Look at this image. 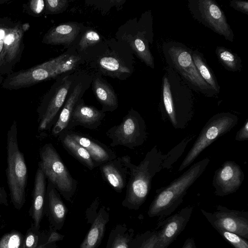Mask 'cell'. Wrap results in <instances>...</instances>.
Here are the masks:
<instances>
[{
  "mask_svg": "<svg viewBox=\"0 0 248 248\" xmlns=\"http://www.w3.org/2000/svg\"><path fill=\"white\" fill-rule=\"evenodd\" d=\"M177 159L172 150L164 155L155 146L138 165L130 160L128 164L129 177L122 205L129 210L139 209L147 198L153 177L163 169H170Z\"/></svg>",
  "mask_w": 248,
  "mask_h": 248,
  "instance_id": "obj_1",
  "label": "cell"
},
{
  "mask_svg": "<svg viewBox=\"0 0 248 248\" xmlns=\"http://www.w3.org/2000/svg\"><path fill=\"white\" fill-rule=\"evenodd\" d=\"M210 162L205 158L193 165L169 185L156 190L147 215L150 217H167L182 203L187 190L203 173Z\"/></svg>",
  "mask_w": 248,
  "mask_h": 248,
  "instance_id": "obj_2",
  "label": "cell"
},
{
  "mask_svg": "<svg viewBox=\"0 0 248 248\" xmlns=\"http://www.w3.org/2000/svg\"><path fill=\"white\" fill-rule=\"evenodd\" d=\"M6 176L11 202L18 210L24 205L26 200V188L28 180V169L24 155L17 141V127L14 120L7 135Z\"/></svg>",
  "mask_w": 248,
  "mask_h": 248,
  "instance_id": "obj_3",
  "label": "cell"
},
{
  "mask_svg": "<svg viewBox=\"0 0 248 248\" xmlns=\"http://www.w3.org/2000/svg\"><path fill=\"white\" fill-rule=\"evenodd\" d=\"M38 163L46 178L64 199L72 202L78 182L65 165L59 153L51 143L45 144L40 151Z\"/></svg>",
  "mask_w": 248,
  "mask_h": 248,
  "instance_id": "obj_4",
  "label": "cell"
},
{
  "mask_svg": "<svg viewBox=\"0 0 248 248\" xmlns=\"http://www.w3.org/2000/svg\"><path fill=\"white\" fill-rule=\"evenodd\" d=\"M163 52L168 64L194 89L208 96L216 94L199 74L194 63L192 53L185 46L178 43L170 42L164 46Z\"/></svg>",
  "mask_w": 248,
  "mask_h": 248,
  "instance_id": "obj_5",
  "label": "cell"
},
{
  "mask_svg": "<svg viewBox=\"0 0 248 248\" xmlns=\"http://www.w3.org/2000/svg\"><path fill=\"white\" fill-rule=\"evenodd\" d=\"M237 122V116L230 112L218 113L211 117L201 130L182 161L178 171H182L191 165L205 148L230 131Z\"/></svg>",
  "mask_w": 248,
  "mask_h": 248,
  "instance_id": "obj_6",
  "label": "cell"
},
{
  "mask_svg": "<svg viewBox=\"0 0 248 248\" xmlns=\"http://www.w3.org/2000/svg\"><path fill=\"white\" fill-rule=\"evenodd\" d=\"M107 136L110 146H123L130 149L142 145L147 138L145 122L140 114L131 108L121 123L109 128Z\"/></svg>",
  "mask_w": 248,
  "mask_h": 248,
  "instance_id": "obj_7",
  "label": "cell"
},
{
  "mask_svg": "<svg viewBox=\"0 0 248 248\" xmlns=\"http://www.w3.org/2000/svg\"><path fill=\"white\" fill-rule=\"evenodd\" d=\"M163 114H165L175 129H183L189 124L194 115L193 100L190 95H178L173 93L167 75L162 82Z\"/></svg>",
  "mask_w": 248,
  "mask_h": 248,
  "instance_id": "obj_8",
  "label": "cell"
},
{
  "mask_svg": "<svg viewBox=\"0 0 248 248\" xmlns=\"http://www.w3.org/2000/svg\"><path fill=\"white\" fill-rule=\"evenodd\" d=\"M189 10L193 17L213 31L233 42L234 35L225 15L218 4L212 0H189Z\"/></svg>",
  "mask_w": 248,
  "mask_h": 248,
  "instance_id": "obj_9",
  "label": "cell"
},
{
  "mask_svg": "<svg viewBox=\"0 0 248 248\" xmlns=\"http://www.w3.org/2000/svg\"><path fill=\"white\" fill-rule=\"evenodd\" d=\"M201 211L215 229H221L248 239V212L230 209L220 205L213 213L203 209Z\"/></svg>",
  "mask_w": 248,
  "mask_h": 248,
  "instance_id": "obj_10",
  "label": "cell"
},
{
  "mask_svg": "<svg viewBox=\"0 0 248 248\" xmlns=\"http://www.w3.org/2000/svg\"><path fill=\"white\" fill-rule=\"evenodd\" d=\"M67 55L62 54L30 69L16 72L5 80L3 86L9 89H17L53 78L56 67Z\"/></svg>",
  "mask_w": 248,
  "mask_h": 248,
  "instance_id": "obj_11",
  "label": "cell"
},
{
  "mask_svg": "<svg viewBox=\"0 0 248 248\" xmlns=\"http://www.w3.org/2000/svg\"><path fill=\"white\" fill-rule=\"evenodd\" d=\"M245 178L241 167L233 161L227 160L214 173L212 184L215 194L223 197L233 193L240 188Z\"/></svg>",
  "mask_w": 248,
  "mask_h": 248,
  "instance_id": "obj_12",
  "label": "cell"
},
{
  "mask_svg": "<svg viewBox=\"0 0 248 248\" xmlns=\"http://www.w3.org/2000/svg\"><path fill=\"white\" fill-rule=\"evenodd\" d=\"M193 207L187 206L163 220L157 231V238L154 248H168L183 231L189 221Z\"/></svg>",
  "mask_w": 248,
  "mask_h": 248,
  "instance_id": "obj_13",
  "label": "cell"
},
{
  "mask_svg": "<svg viewBox=\"0 0 248 248\" xmlns=\"http://www.w3.org/2000/svg\"><path fill=\"white\" fill-rule=\"evenodd\" d=\"M71 84L67 77L63 78L52 94L43 101L38 109L39 130H45L50 126L64 104Z\"/></svg>",
  "mask_w": 248,
  "mask_h": 248,
  "instance_id": "obj_14",
  "label": "cell"
},
{
  "mask_svg": "<svg viewBox=\"0 0 248 248\" xmlns=\"http://www.w3.org/2000/svg\"><path fill=\"white\" fill-rule=\"evenodd\" d=\"M24 29L19 25L0 27V67L15 62L19 55Z\"/></svg>",
  "mask_w": 248,
  "mask_h": 248,
  "instance_id": "obj_15",
  "label": "cell"
},
{
  "mask_svg": "<svg viewBox=\"0 0 248 248\" xmlns=\"http://www.w3.org/2000/svg\"><path fill=\"white\" fill-rule=\"evenodd\" d=\"M130 160L128 155L117 156L99 166L102 177L117 192L121 193L126 186Z\"/></svg>",
  "mask_w": 248,
  "mask_h": 248,
  "instance_id": "obj_16",
  "label": "cell"
},
{
  "mask_svg": "<svg viewBox=\"0 0 248 248\" xmlns=\"http://www.w3.org/2000/svg\"><path fill=\"white\" fill-rule=\"evenodd\" d=\"M105 115V112L94 107L86 105L80 99L75 106L65 129L71 130L79 125L90 130H95L101 125Z\"/></svg>",
  "mask_w": 248,
  "mask_h": 248,
  "instance_id": "obj_17",
  "label": "cell"
},
{
  "mask_svg": "<svg viewBox=\"0 0 248 248\" xmlns=\"http://www.w3.org/2000/svg\"><path fill=\"white\" fill-rule=\"evenodd\" d=\"M65 130L72 139L89 152L96 167L117 157L114 151L98 140L84 133Z\"/></svg>",
  "mask_w": 248,
  "mask_h": 248,
  "instance_id": "obj_18",
  "label": "cell"
},
{
  "mask_svg": "<svg viewBox=\"0 0 248 248\" xmlns=\"http://www.w3.org/2000/svg\"><path fill=\"white\" fill-rule=\"evenodd\" d=\"M45 203L46 210L53 229L61 230L64 225L68 209L59 192L49 181L46 186Z\"/></svg>",
  "mask_w": 248,
  "mask_h": 248,
  "instance_id": "obj_19",
  "label": "cell"
},
{
  "mask_svg": "<svg viewBox=\"0 0 248 248\" xmlns=\"http://www.w3.org/2000/svg\"><path fill=\"white\" fill-rule=\"evenodd\" d=\"M46 186V177L38 166L35 176L32 203L30 209L33 221L32 225L38 231L44 212Z\"/></svg>",
  "mask_w": 248,
  "mask_h": 248,
  "instance_id": "obj_20",
  "label": "cell"
},
{
  "mask_svg": "<svg viewBox=\"0 0 248 248\" xmlns=\"http://www.w3.org/2000/svg\"><path fill=\"white\" fill-rule=\"evenodd\" d=\"M109 214L105 206H102L95 214V218L79 248H97L104 238L109 221Z\"/></svg>",
  "mask_w": 248,
  "mask_h": 248,
  "instance_id": "obj_21",
  "label": "cell"
},
{
  "mask_svg": "<svg viewBox=\"0 0 248 248\" xmlns=\"http://www.w3.org/2000/svg\"><path fill=\"white\" fill-rule=\"evenodd\" d=\"M82 92V85L78 84L75 87L65 102L59 116L51 131L52 135L57 137L65 129L69 124L70 118L76 104L79 100Z\"/></svg>",
  "mask_w": 248,
  "mask_h": 248,
  "instance_id": "obj_22",
  "label": "cell"
},
{
  "mask_svg": "<svg viewBox=\"0 0 248 248\" xmlns=\"http://www.w3.org/2000/svg\"><path fill=\"white\" fill-rule=\"evenodd\" d=\"M59 140L65 150L90 170L96 167L90 154L68 135L64 129L58 135Z\"/></svg>",
  "mask_w": 248,
  "mask_h": 248,
  "instance_id": "obj_23",
  "label": "cell"
},
{
  "mask_svg": "<svg viewBox=\"0 0 248 248\" xmlns=\"http://www.w3.org/2000/svg\"><path fill=\"white\" fill-rule=\"evenodd\" d=\"M78 31L79 27L75 24H61L48 32L43 42L51 45L70 44L75 39Z\"/></svg>",
  "mask_w": 248,
  "mask_h": 248,
  "instance_id": "obj_24",
  "label": "cell"
},
{
  "mask_svg": "<svg viewBox=\"0 0 248 248\" xmlns=\"http://www.w3.org/2000/svg\"><path fill=\"white\" fill-rule=\"evenodd\" d=\"M94 94L102 106V111H113L118 107V101L116 93L110 87L99 78L93 83Z\"/></svg>",
  "mask_w": 248,
  "mask_h": 248,
  "instance_id": "obj_25",
  "label": "cell"
},
{
  "mask_svg": "<svg viewBox=\"0 0 248 248\" xmlns=\"http://www.w3.org/2000/svg\"><path fill=\"white\" fill-rule=\"evenodd\" d=\"M134 231L125 224H117L110 231L106 248H129Z\"/></svg>",
  "mask_w": 248,
  "mask_h": 248,
  "instance_id": "obj_26",
  "label": "cell"
},
{
  "mask_svg": "<svg viewBox=\"0 0 248 248\" xmlns=\"http://www.w3.org/2000/svg\"><path fill=\"white\" fill-rule=\"evenodd\" d=\"M192 58L199 74L216 94L219 93V87L215 77L202 55L197 51L192 52Z\"/></svg>",
  "mask_w": 248,
  "mask_h": 248,
  "instance_id": "obj_27",
  "label": "cell"
},
{
  "mask_svg": "<svg viewBox=\"0 0 248 248\" xmlns=\"http://www.w3.org/2000/svg\"><path fill=\"white\" fill-rule=\"evenodd\" d=\"M216 52L219 61L226 69L231 71L240 70L241 60L237 55L222 46L217 47Z\"/></svg>",
  "mask_w": 248,
  "mask_h": 248,
  "instance_id": "obj_28",
  "label": "cell"
},
{
  "mask_svg": "<svg viewBox=\"0 0 248 248\" xmlns=\"http://www.w3.org/2000/svg\"><path fill=\"white\" fill-rule=\"evenodd\" d=\"M131 45L139 57L152 68H154L153 57L149 49L146 40L143 38V34L136 35L131 42Z\"/></svg>",
  "mask_w": 248,
  "mask_h": 248,
  "instance_id": "obj_29",
  "label": "cell"
},
{
  "mask_svg": "<svg viewBox=\"0 0 248 248\" xmlns=\"http://www.w3.org/2000/svg\"><path fill=\"white\" fill-rule=\"evenodd\" d=\"M157 232L156 231H147L134 237L129 248H154Z\"/></svg>",
  "mask_w": 248,
  "mask_h": 248,
  "instance_id": "obj_30",
  "label": "cell"
},
{
  "mask_svg": "<svg viewBox=\"0 0 248 248\" xmlns=\"http://www.w3.org/2000/svg\"><path fill=\"white\" fill-rule=\"evenodd\" d=\"M99 64L104 69L111 73H129V69L123 65L119 61L114 57H104L100 59Z\"/></svg>",
  "mask_w": 248,
  "mask_h": 248,
  "instance_id": "obj_31",
  "label": "cell"
},
{
  "mask_svg": "<svg viewBox=\"0 0 248 248\" xmlns=\"http://www.w3.org/2000/svg\"><path fill=\"white\" fill-rule=\"evenodd\" d=\"M23 236L16 231L5 234L0 240V248H22Z\"/></svg>",
  "mask_w": 248,
  "mask_h": 248,
  "instance_id": "obj_32",
  "label": "cell"
},
{
  "mask_svg": "<svg viewBox=\"0 0 248 248\" xmlns=\"http://www.w3.org/2000/svg\"><path fill=\"white\" fill-rule=\"evenodd\" d=\"M224 239L234 248H248V242L244 238L221 229H216Z\"/></svg>",
  "mask_w": 248,
  "mask_h": 248,
  "instance_id": "obj_33",
  "label": "cell"
},
{
  "mask_svg": "<svg viewBox=\"0 0 248 248\" xmlns=\"http://www.w3.org/2000/svg\"><path fill=\"white\" fill-rule=\"evenodd\" d=\"M79 60V58L74 55H67L56 67L54 77L73 69Z\"/></svg>",
  "mask_w": 248,
  "mask_h": 248,
  "instance_id": "obj_34",
  "label": "cell"
},
{
  "mask_svg": "<svg viewBox=\"0 0 248 248\" xmlns=\"http://www.w3.org/2000/svg\"><path fill=\"white\" fill-rule=\"evenodd\" d=\"M39 231L32 225L23 238L22 248H37L39 246Z\"/></svg>",
  "mask_w": 248,
  "mask_h": 248,
  "instance_id": "obj_35",
  "label": "cell"
},
{
  "mask_svg": "<svg viewBox=\"0 0 248 248\" xmlns=\"http://www.w3.org/2000/svg\"><path fill=\"white\" fill-rule=\"evenodd\" d=\"M100 41L99 35L95 31H86L82 35L79 43L81 49H85L88 47L98 43Z\"/></svg>",
  "mask_w": 248,
  "mask_h": 248,
  "instance_id": "obj_36",
  "label": "cell"
},
{
  "mask_svg": "<svg viewBox=\"0 0 248 248\" xmlns=\"http://www.w3.org/2000/svg\"><path fill=\"white\" fill-rule=\"evenodd\" d=\"M45 1L46 11L52 14L63 11L68 3L66 0H46Z\"/></svg>",
  "mask_w": 248,
  "mask_h": 248,
  "instance_id": "obj_37",
  "label": "cell"
},
{
  "mask_svg": "<svg viewBox=\"0 0 248 248\" xmlns=\"http://www.w3.org/2000/svg\"><path fill=\"white\" fill-rule=\"evenodd\" d=\"M230 6L233 8L248 15V2L247 1L232 0Z\"/></svg>",
  "mask_w": 248,
  "mask_h": 248,
  "instance_id": "obj_38",
  "label": "cell"
},
{
  "mask_svg": "<svg viewBox=\"0 0 248 248\" xmlns=\"http://www.w3.org/2000/svg\"><path fill=\"white\" fill-rule=\"evenodd\" d=\"M235 139L238 141H243L248 140V119L246 120L243 126L236 133Z\"/></svg>",
  "mask_w": 248,
  "mask_h": 248,
  "instance_id": "obj_39",
  "label": "cell"
},
{
  "mask_svg": "<svg viewBox=\"0 0 248 248\" xmlns=\"http://www.w3.org/2000/svg\"><path fill=\"white\" fill-rule=\"evenodd\" d=\"M45 1L43 0H33L30 2L31 10L36 14H39L44 9Z\"/></svg>",
  "mask_w": 248,
  "mask_h": 248,
  "instance_id": "obj_40",
  "label": "cell"
},
{
  "mask_svg": "<svg viewBox=\"0 0 248 248\" xmlns=\"http://www.w3.org/2000/svg\"><path fill=\"white\" fill-rule=\"evenodd\" d=\"M64 237V235L59 233L56 230L52 229L45 243L46 245L55 243L56 242L62 240Z\"/></svg>",
  "mask_w": 248,
  "mask_h": 248,
  "instance_id": "obj_41",
  "label": "cell"
},
{
  "mask_svg": "<svg viewBox=\"0 0 248 248\" xmlns=\"http://www.w3.org/2000/svg\"><path fill=\"white\" fill-rule=\"evenodd\" d=\"M181 248H197L195 242L193 238H187Z\"/></svg>",
  "mask_w": 248,
  "mask_h": 248,
  "instance_id": "obj_42",
  "label": "cell"
},
{
  "mask_svg": "<svg viewBox=\"0 0 248 248\" xmlns=\"http://www.w3.org/2000/svg\"><path fill=\"white\" fill-rule=\"evenodd\" d=\"M0 203L7 205V195L4 188L0 185Z\"/></svg>",
  "mask_w": 248,
  "mask_h": 248,
  "instance_id": "obj_43",
  "label": "cell"
},
{
  "mask_svg": "<svg viewBox=\"0 0 248 248\" xmlns=\"http://www.w3.org/2000/svg\"><path fill=\"white\" fill-rule=\"evenodd\" d=\"M52 244H46L45 243L41 244L37 247V248H51L50 247Z\"/></svg>",
  "mask_w": 248,
  "mask_h": 248,
  "instance_id": "obj_44",
  "label": "cell"
}]
</instances>
